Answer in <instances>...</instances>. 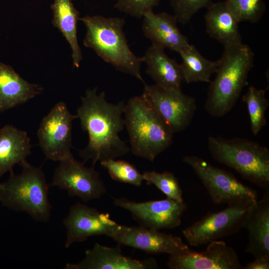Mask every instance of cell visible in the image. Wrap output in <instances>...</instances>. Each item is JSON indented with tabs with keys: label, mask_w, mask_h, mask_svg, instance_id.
I'll return each instance as SVG.
<instances>
[{
	"label": "cell",
	"mask_w": 269,
	"mask_h": 269,
	"mask_svg": "<svg viewBox=\"0 0 269 269\" xmlns=\"http://www.w3.org/2000/svg\"><path fill=\"white\" fill-rule=\"evenodd\" d=\"M218 61L205 104L206 111L214 117H223L236 104L253 66L254 53L242 42L225 47Z\"/></svg>",
	"instance_id": "obj_2"
},
{
	"label": "cell",
	"mask_w": 269,
	"mask_h": 269,
	"mask_svg": "<svg viewBox=\"0 0 269 269\" xmlns=\"http://www.w3.org/2000/svg\"><path fill=\"white\" fill-rule=\"evenodd\" d=\"M79 20L86 28L85 46L93 49L118 70L145 83L140 73L142 57L136 56L130 49L123 30L125 23L123 18L86 15Z\"/></svg>",
	"instance_id": "obj_3"
},
{
	"label": "cell",
	"mask_w": 269,
	"mask_h": 269,
	"mask_svg": "<svg viewBox=\"0 0 269 269\" xmlns=\"http://www.w3.org/2000/svg\"><path fill=\"white\" fill-rule=\"evenodd\" d=\"M143 84V93L174 133L184 131L190 125L197 109L194 97L184 94L181 89Z\"/></svg>",
	"instance_id": "obj_11"
},
{
	"label": "cell",
	"mask_w": 269,
	"mask_h": 269,
	"mask_svg": "<svg viewBox=\"0 0 269 269\" xmlns=\"http://www.w3.org/2000/svg\"><path fill=\"white\" fill-rule=\"evenodd\" d=\"M124 114L130 148L134 155L153 162L171 144L174 133L143 93L129 100Z\"/></svg>",
	"instance_id": "obj_4"
},
{
	"label": "cell",
	"mask_w": 269,
	"mask_h": 269,
	"mask_svg": "<svg viewBox=\"0 0 269 269\" xmlns=\"http://www.w3.org/2000/svg\"><path fill=\"white\" fill-rule=\"evenodd\" d=\"M114 180L139 186L144 181L142 174L131 163L122 160L109 159L100 162Z\"/></svg>",
	"instance_id": "obj_27"
},
{
	"label": "cell",
	"mask_w": 269,
	"mask_h": 269,
	"mask_svg": "<svg viewBox=\"0 0 269 269\" xmlns=\"http://www.w3.org/2000/svg\"><path fill=\"white\" fill-rule=\"evenodd\" d=\"M205 14L206 31L224 47L242 43L238 18L225 0L212 2Z\"/></svg>",
	"instance_id": "obj_18"
},
{
	"label": "cell",
	"mask_w": 269,
	"mask_h": 269,
	"mask_svg": "<svg viewBox=\"0 0 269 269\" xmlns=\"http://www.w3.org/2000/svg\"><path fill=\"white\" fill-rule=\"evenodd\" d=\"M125 105L123 102H107L105 92L97 94V88L86 91L76 114L89 136L87 145L79 151L84 163L92 160L94 166L98 161L114 159L129 152L130 147L119 136L125 127Z\"/></svg>",
	"instance_id": "obj_1"
},
{
	"label": "cell",
	"mask_w": 269,
	"mask_h": 269,
	"mask_svg": "<svg viewBox=\"0 0 269 269\" xmlns=\"http://www.w3.org/2000/svg\"><path fill=\"white\" fill-rule=\"evenodd\" d=\"M77 118L64 102H59L42 119L37 136L46 159L60 161L72 154V124Z\"/></svg>",
	"instance_id": "obj_10"
},
{
	"label": "cell",
	"mask_w": 269,
	"mask_h": 269,
	"mask_svg": "<svg viewBox=\"0 0 269 269\" xmlns=\"http://www.w3.org/2000/svg\"><path fill=\"white\" fill-rule=\"evenodd\" d=\"M267 91V88L259 89L250 86L242 96V100L247 106L254 135H257L267 123L266 112L269 105L266 97Z\"/></svg>",
	"instance_id": "obj_25"
},
{
	"label": "cell",
	"mask_w": 269,
	"mask_h": 269,
	"mask_svg": "<svg viewBox=\"0 0 269 269\" xmlns=\"http://www.w3.org/2000/svg\"><path fill=\"white\" fill-rule=\"evenodd\" d=\"M257 200L235 202L221 211L209 212L183 229L182 233L192 246L207 244L234 234L243 228L248 213Z\"/></svg>",
	"instance_id": "obj_7"
},
{
	"label": "cell",
	"mask_w": 269,
	"mask_h": 269,
	"mask_svg": "<svg viewBox=\"0 0 269 269\" xmlns=\"http://www.w3.org/2000/svg\"><path fill=\"white\" fill-rule=\"evenodd\" d=\"M142 175L144 180L147 184L155 186L167 198L179 202L184 201L179 182L172 172L165 171L158 173L155 171H147Z\"/></svg>",
	"instance_id": "obj_26"
},
{
	"label": "cell",
	"mask_w": 269,
	"mask_h": 269,
	"mask_svg": "<svg viewBox=\"0 0 269 269\" xmlns=\"http://www.w3.org/2000/svg\"><path fill=\"white\" fill-rule=\"evenodd\" d=\"M142 18L143 33L152 44L178 53L189 44L187 37L178 27L174 15L152 10L145 13Z\"/></svg>",
	"instance_id": "obj_17"
},
{
	"label": "cell",
	"mask_w": 269,
	"mask_h": 269,
	"mask_svg": "<svg viewBox=\"0 0 269 269\" xmlns=\"http://www.w3.org/2000/svg\"><path fill=\"white\" fill-rule=\"evenodd\" d=\"M179 54L182 59L180 65L184 81L187 83L211 82V76L216 73L218 67V60L206 59L190 44Z\"/></svg>",
	"instance_id": "obj_24"
},
{
	"label": "cell",
	"mask_w": 269,
	"mask_h": 269,
	"mask_svg": "<svg viewBox=\"0 0 269 269\" xmlns=\"http://www.w3.org/2000/svg\"><path fill=\"white\" fill-rule=\"evenodd\" d=\"M160 0H117L115 8L136 18H142L145 13L153 10Z\"/></svg>",
	"instance_id": "obj_30"
},
{
	"label": "cell",
	"mask_w": 269,
	"mask_h": 269,
	"mask_svg": "<svg viewBox=\"0 0 269 269\" xmlns=\"http://www.w3.org/2000/svg\"><path fill=\"white\" fill-rule=\"evenodd\" d=\"M239 22H256L263 15L266 5L263 0H225Z\"/></svg>",
	"instance_id": "obj_28"
},
{
	"label": "cell",
	"mask_w": 269,
	"mask_h": 269,
	"mask_svg": "<svg viewBox=\"0 0 269 269\" xmlns=\"http://www.w3.org/2000/svg\"><path fill=\"white\" fill-rule=\"evenodd\" d=\"M183 161L193 169L215 204L228 205L241 201L257 200L256 190L242 183L232 173L195 155L185 156Z\"/></svg>",
	"instance_id": "obj_8"
},
{
	"label": "cell",
	"mask_w": 269,
	"mask_h": 269,
	"mask_svg": "<svg viewBox=\"0 0 269 269\" xmlns=\"http://www.w3.org/2000/svg\"><path fill=\"white\" fill-rule=\"evenodd\" d=\"M170 269H242L237 252L222 241L208 243L205 251L190 248L170 255L167 263Z\"/></svg>",
	"instance_id": "obj_13"
},
{
	"label": "cell",
	"mask_w": 269,
	"mask_h": 269,
	"mask_svg": "<svg viewBox=\"0 0 269 269\" xmlns=\"http://www.w3.org/2000/svg\"><path fill=\"white\" fill-rule=\"evenodd\" d=\"M111 238L118 244L149 254L165 253L171 255L189 248L179 237L142 226L128 227L119 224Z\"/></svg>",
	"instance_id": "obj_15"
},
{
	"label": "cell",
	"mask_w": 269,
	"mask_h": 269,
	"mask_svg": "<svg viewBox=\"0 0 269 269\" xmlns=\"http://www.w3.org/2000/svg\"><path fill=\"white\" fill-rule=\"evenodd\" d=\"M30 138L26 132L11 125L0 129V177L20 165L31 153Z\"/></svg>",
	"instance_id": "obj_22"
},
{
	"label": "cell",
	"mask_w": 269,
	"mask_h": 269,
	"mask_svg": "<svg viewBox=\"0 0 269 269\" xmlns=\"http://www.w3.org/2000/svg\"><path fill=\"white\" fill-rule=\"evenodd\" d=\"M43 88L23 79L10 66L0 62V112L26 103Z\"/></svg>",
	"instance_id": "obj_20"
},
{
	"label": "cell",
	"mask_w": 269,
	"mask_h": 269,
	"mask_svg": "<svg viewBox=\"0 0 269 269\" xmlns=\"http://www.w3.org/2000/svg\"><path fill=\"white\" fill-rule=\"evenodd\" d=\"M164 48L152 44L142 57L146 72L156 85L166 88L181 89L183 81L180 65L169 57Z\"/></svg>",
	"instance_id": "obj_21"
},
{
	"label": "cell",
	"mask_w": 269,
	"mask_h": 269,
	"mask_svg": "<svg viewBox=\"0 0 269 269\" xmlns=\"http://www.w3.org/2000/svg\"><path fill=\"white\" fill-rule=\"evenodd\" d=\"M59 162L49 186L66 190L69 196L84 202L99 199L106 193V187L94 166H85L72 154Z\"/></svg>",
	"instance_id": "obj_9"
},
{
	"label": "cell",
	"mask_w": 269,
	"mask_h": 269,
	"mask_svg": "<svg viewBox=\"0 0 269 269\" xmlns=\"http://www.w3.org/2000/svg\"><path fill=\"white\" fill-rule=\"evenodd\" d=\"M243 228L248 231L246 252L255 258H269V191L257 201L250 210Z\"/></svg>",
	"instance_id": "obj_19"
},
{
	"label": "cell",
	"mask_w": 269,
	"mask_h": 269,
	"mask_svg": "<svg viewBox=\"0 0 269 269\" xmlns=\"http://www.w3.org/2000/svg\"><path fill=\"white\" fill-rule=\"evenodd\" d=\"M114 203L129 211L141 226L156 230L179 226L182 215L187 208L184 201L179 202L168 198L136 202L122 197L115 198Z\"/></svg>",
	"instance_id": "obj_12"
},
{
	"label": "cell",
	"mask_w": 269,
	"mask_h": 269,
	"mask_svg": "<svg viewBox=\"0 0 269 269\" xmlns=\"http://www.w3.org/2000/svg\"><path fill=\"white\" fill-rule=\"evenodd\" d=\"M121 246L114 247L102 246L96 243L85 252V257L75 264L67 263L65 269H158L153 258L139 260L124 255Z\"/></svg>",
	"instance_id": "obj_16"
},
{
	"label": "cell",
	"mask_w": 269,
	"mask_h": 269,
	"mask_svg": "<svg viewBox=\"0 0 269 269\" xmlns=\"http://www.w3.org/2000/svg\"><path fill=\"white\" fill-rule=\"evenodd\" d=\"M20 165L21 172L10 171L8 180L0 183V202L10 209L24 212L34 220L46 222L51 216L52 207L48 197L49 184L41 168L26 160Z\"/></svg>",
	"instance_id": "obj_5"
},
{
	"label": "cell",
	"mask_w": 269,
	"mask_h": 269,
	"mask_svg": "<svg viewBox=\"0 0 269 269\" xmlns=\"http://www.w3.org/2000/svg\"><path fill=\"white\" fill-rule=\"evenodd\" d=\"M243 269H269V258L260 257L255 258L253 261L243 267Z\"/></svg>",
	"instance_id": "obj_31"
},
{
	"label": "cell",
	"mask_w": 269,
	"mask_h": 269,
	"mask_svg": "<svg viewBox=\"0 0 269 269\" xmlns=\"http://www.w3.org/2000/svg\"><path fill=\"white\" fill-rule=\"evenodd\" d=\"M51 8L53 13L52 23L69 43L72 52L74 66L79 67L82 59L77 36L79 13L72 0H53Z\"/></svg>",
	"instance_id": "obj_23"
},
{
	"label": "cell",
	"mask_w": 269,
	"mask_h": 269,
	"mask_svg": "<svg viewBox=\"0 0 269 269\" xmlns=\"http://www.w3.org/2000/svg\"><path fill=\"white\" fill-rule=\"evenodd\" d=\"M209 150L214 160L225 164L243 178L269 191V150L250 139L210 136Z\"/></svg>",
	"instance_id": "obj_6"
},
{
	"label": "cell",
	"mask_w": 269,
	"mask_h": 269,
	"mask_svg": "<svg viewBox=\"0 0 269 269\" xmlns=\"http://www.w3.org/2000/svg\"><path fill=\"white\" fill-rule=\"evenodd\" d=\"M63 224L66 230V248L74 243L83 242L94 236L106 235L111 238L119 225L108 214L79 202L71 207Z\"/></svg>",
	"instance_id": "obj_14"
},
{
	"label": "cell",
	"mask_w": 269,
	"mask_h": 269,
	"mask_svg": "<svg viewBox=\"0 0 269 269\" xmlns=\"http://www.w3.org/2000/svg\"><path fill=\"white\" fill-rule=\"evenodd\" d=\"M213 0H169L178 22L185 24L200 10L206 8Z\"/></svg>",
	"instance_id": "obj_29"
}]
</instances>
